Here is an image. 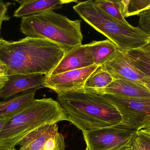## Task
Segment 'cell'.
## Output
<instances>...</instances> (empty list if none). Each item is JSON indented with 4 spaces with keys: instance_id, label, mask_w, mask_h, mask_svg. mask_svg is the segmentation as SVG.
Masks as SVG:
<instances>
[{
    "instance_id": "1",
    "label": "cell",
    "mask_w": 150,
    "mask_h": 150,
    "mask_svg": "<svg viewBox=\"0 0 150 150\" xmlns=\"http://www.w3.org/2000/svg\"><path fill=\"white\" fill-rule=\"evenodd\" d=\"M63 48L47 40L25 37L18 41L0 38V60L7 76L42 74L49 76L65 55Z\"/></svg>"
},
{
    "instance_id": "2",
    "label": "cell",
    "mask_w": 150,
    "mask_h": 150,
    "mask_svg": "<svg viewBox=\"0 0 150 150\" xmlns=\"http://www.w3.org/2000/svg\"><path fill=\"white\" fill-rule=\"evenodd\" d=\"M57 100L69 122L82 132L120 124L121 117L116 107L100 94L83 89L57 92Z\"/></svg>"
},
{
    "instance_id": "3",
    "label": "cell",
    "mask_w": 150,
    "mask_h": 150,
    "mask_svg": "<svg viewBox=\"0 0 150 150\" xmlns=\"http://www.w3.org/2000/svg\"><path fill=\"white\" fill-rule=\"evenodd\" d=\"M81 23V20H71L53 11H47L22 18L20 31L26 37L56 43L67 53L82 45Z\"/></svg>"
},
{
    "instance_id": "4",
    "label": "cell",
    "mask_w": 150,
    "mask_h": 150,
    "mask_svg": "<svg viewBox=\"0 0 150 150\" xmlns=\"http://www.w3.org/2000/svg\"><path fill=\"white\" fill-rule=\"evenodd\" d=\"M73 9L86 23L114 43L121 52L142 48L150 40V36L138 26L124 23L110 16L93 1L79 2Z\"/></svg>"
},
{
    "instance_id": "5",
    "label": "cell",
    "mask_w": 150,
    "mask_h": 150,
    "mask_svg": "<svg viewBox=\"0 0 150 150\" xmlns=\"http://www.w3.org/2000/svg\"><path fill=\"white\" fill-rule=\"evenodd\" d=\"M69 121L60 104L52 98L35 100L22 112L13 116L0 133V145L16 149L19 142L28 134L41 126Z\"/></svg>"
},
{
    "instance_id": "6",
    "label": "cell",
    "mask_w": 150,
    "mask_h": 150,
    "mask_svg": "<svg viewBox=\"0 0 150 150\" xmlns=\"http://www.w3.org/2000/svg\"><path fill=\"white\" fill-rule=\"evenodd\" d=\"M137 131L120 123L83 134L87 150H111L131 144Z\"/></svg>"
},
{
    "instance_id": "7",
    "label": "cell",
    "mask_w": 150,
    "mask_h": 150,
    "mask_svg": "<svg viewBox=\"0 0 150 150\" xmlns=\"http://www.w3.org/2000/svg\"><path fill=\"white\" fill-rule=\"evenodd\" d=\"M101 95L116 107L121 117V123L125 126L138 131L150 121V98L127 99L111 94Z\"/></svg>"
},
{
    "instance_id": "8",
    "label": "cell",
    "mask_w": 150,
    "mask_h": 150,
    "mask_svg": "<svg viewBox=\"0 0 150 150\" xmlns=\"http://www.w3.org/2000/svg\"><path fill=\"white\" fill-rule=\"evenodd\" d=\"M18 150H66L64 136L57 123L47 124L35 129L18 144Z\"/></svg>"
},
{
    "instance_id": "9",
    "label": "cell",
    "mask_w": 150,
    "mask_h": 150,
    "mask_svg": "<svg viewBox=\"0 0 150 150\" xmlns=\"http://www.w3.org/2000/svg\"><path fill=\"white\" fill-rule=\"evenodd\" d=\"M101 66L113 79H124L144 85L150 83V77L133 64L127 52L119 51Z\"/></svg>"
},
{
    "instance_id": "10",
    "label": "cell",
    "mask_w": 150,
    "mask_h": 150,
    "mask_svg": "<svg viewBox=\"0 0 150 150\" xmlns=\"http://www.w3.org/2000/svg\"><path fill=\"white\" fill-rule=\"evenodd\" d=\"M98 67L94 65L54 75L46 76L43 87L48 88L56 93L83 89L87 78Z\"/></svg>"
},
{
    "instance_id": "11",
    "label": "cell",
    "mask_w": 150,
    "mask_h": 150,
    "mask_svg": "<svg viewBox=\"0 0 150 150\" xmlns=\"http://www.w3.org/2000/svg\"><path fill=\"white\" fill-rule=\"evenodd\" d=\"M0 89V98L6 99L19 93L43 87L46 77L42 74L13 75Z\"/></svg>"
},
{
    "instance_id": "12",
    "label": "cell",
    "mask_w": 150,
    "mask_h": 150,
    "mask_svg": "<svg viewBox=\"0 0 150 150\" xmlns=\"http://www.w3.org/2000/svg\"><path fill=\"white\" fill-rule=\"evenodd\" d=\"M94 65L93 57L88 44L81 45L65 54L50 76Z\"/></svg>"
},
{
    "instance_id": "13",
    "label": "cell",
    "mask_w": 150,
    "mask_h": 150,
    "mask_svg": "<svg viewBox=\"0 0 150 150\" xmlns=\"http://www.w3.org/2000/svg\"><path fill=\"white\" fill-rule=\"evenodd\" d=\"M96 94H108L127 99L149 98L150 91L146 85L124 79H114Z\"/></svg>"
},
{
    "instance_id": "14",
    "label": "cell",
    "mask_w": 150,
    "mask_h": 150,
    "mask_svg": "<svg viewBox=\"0 0 150 150\" xmlns=\"http://www.w3.org/2000/svg\"><path fill=\"white\" fill-rule=\"evenodd\" d=\"M18 2L20 3V5L15 11L13 16L22 18L47 11L61 9L65 4L78 3L79 1L74 0H25Z\"/></svg>"
},
{
    "instance_id": "15",
    "label": "cell",
    "mask_w": 150,
    "mask_h": 150,
    "mask_svg": "<svg viewBox=\"0 0 150 150\" xmlns=\"http://www.w3.org/2000/svg\"><path fill=\"white\" fill-rule=\"evenodd\" d=\"M37 90H32L6 101H0V116H14L30 107L35 101Z\"/></svg>"
},
{
    "instance_id": "16",
    "label": "cell",
    "mask_w": 150,
    "mask_h": 150,
    "mask_svg": "<svg viewBox=\"0 0 150 150\" xmlns=\"http://www.w3.org/2000/svg\"><path fill=\"white\" fill-rule=\"evenodd\" d=\"M88 44L94 64L98 66H102L120 51L118 47L108 39Z\"/></svg>"
},
{
    "instance_id": "17",
    "label": "cell",
    "mask_w": 150,
    "mask_h": 150,
    "mask_svg": "<svg viewBox=\"0 0 150 150\" xmlns=\"http://www.w3.org/2000/svg\"><path fill=\"white\" fill-rule=\"evenodd\" d=\"M113 80L107 70L102 68L101 66H99L86 81L84 90L86 91L97 93L105 89Z\"/></svg>"
},
{
    "instance_id": "18",
    "label": "cell",
    "mask_w": 150,
    "mask_h": 150,
    "mask_svg": "<svg viewBox=\"0 0 150 150\" xmlns=\"http://www.w3.org/2000/svg\"><path fill=\"white\" fill-rule=\"evenodd\" d=\"M122 12L124 17L141 14L150 9V0H121Z\"/></svg>"
},
{
    "instance_id": "19",
    "label": "cell",
    "mask_w": 150,
    "mask_h": 150,
    "mask_svg": "<svg viewBox=\"0 0 150 150\" xmlns=\"http://www.w3.org/2000/svg\"><path fill=\"white\" fill-rule=\"evenodd\" d=\"M93 2L108 16L124 23H129L122 15L120 1L119 0H98L93 1Z\"/></svg>"
},
{
    "instance_id": "20",
    "label": "cell",
    "mask_w": 150,
    "mask_h": 150,
    "mask_svg": "<svg viewBox=\"0 0 150 150\" xmlns=\"http://www.w3.org/2000/svg\"><path fill=\"white\" fill-rule=\"evenodd\" d=\"M133 64L150 77V57L141 48L127 52Z\"/></svg>"
},
{
    "instance_id": "21",
    "label": "cell",
    "mask_w": 150,
    "mask_h": 150,
    "mask_svg": "<svg viewBox=\"0 0 150 150\" xmlns=\"http://www.w3.org/2000/svg\"><path fill=\"white\" fill-rule=\"evenodd\" d=\"M132 145L134 150H150V134L137 131Z\"/></svg>"
},
{
    "instance_id": "22",
    "label": "cell",
    "mask_w": 150,
    "mask_h": 150,
    "mask_svg": "<svg viewBox=\"0 0 150 150\" xmlns=\"http://www.w3.org/2000/svg\"><path fill=\"white\" fill-rule=\"evenodd\" d=\"M138 27L146 34L150 36V9L139 14Z\"/></svg>"
},
{
    "instance_id": "23",
    "label": "cell",
    "mask_w": 150,
    "mask_h": 150,
    "mask_svg": "<svg viewBox=\"0 0 150 150\" xmlns=\"http://www.w3.org/2000/svg\"><path fill=\"white\" fill-rule=\"evenodd\" d=\"M9 4L0 0V33L1 25L4 21H8L10 17L8 15V9Z\"/></svg>"
},
{
    "instance_id": "24",
    "label": "cell",
    "mask_w": 150,
    "mask_h": 150,
    "mask_svg": "<svg viewBox=\"0 0 150 150\" xmlns=\"http://www.w3.org/2000/svg\"><path fill=\"white\" fill-rule=\"evenodd\" d=\"M13 116H0V133L5 125L11 119Z\"/></svg>"
},
{
    "instance_id": "25",
    "label": "cell",
    "mask_w": 150,
    "mask_h": 150,
    "mask_svg": "<svg viewBox=\"0 0 150 150\" xmlns=\"http://www.w3.org/2000/svg\"><path fill=\"white\" fill-rule=\"evenodd\" d=\"M7 67L6 65L0 60V76H7Z\"/></svg>"
},
{
    "instance_id": "26",
    "label": "cell",
    "mask_w": 150,
    "mask_h": 150,
    "mask_svg": "<svg viewBox=\"0 0 150 150\" xmlns=\"http://www.w3.org/2000/svg\"><path fill=\"white\" fill-rule=\"evenodd\" d=\"M141 48L143 51L145 52L150 57V39L144 46Z\"/></svg>"
},
{
    "instance_id": "27",
    "label": "cell",
    "mask_w": 150,
    "mask_h": 150,
    "mask_svg": "<svg viewBox=\"0 0 150 150\" xmlns=\"http://www.w3.org/2000/svg\"><path fill=\"white\" fill-rule=\"evenodd\" d=\"M8 79V77L7 76H0V87H2L4 86Z\"/></svg>"
},
{
    "instance_id": "28",
    "label": "cell",
    "mask_w": 150,
    "mask_h": 150,
    "mask_svg": "<svg viewBox=\"0 0 150 150\" xmlns=\"http://www.w3.org/2000/svg\"><path fill=\"white\" fill-rule=\"evenodd\" d=\"M138 131L145 132V133H149V134H150V121L149 122L143 127L141 129H140Z\"/></svg>"
},
{
    "instance_id": "29",
    "label": "cell",
    "mask_w": 150,
    "mask_h": 150,
    "mask_svg": "<svg viewBox=\"0 0 150 150\" xmlns=\"http://www.w3.org/2000/svg\"><path fill=\"white\" fill-rule=\"evenodd\" d=\"M132 143L131 144H128L126 146H122L120 148H116L114 149L111 150H134L132 147Z\"/></svg>"
},
{
    "instance_id": "30",
    "label": "cell",
    "mask_w": 150,
    "mask_h": 150,
    "mask_svg": "<svg viewBox=\"0 0 150 150\" xmlns=\"http://www.w3.org/2000/svg\"><path fill=\"white\" fill-rule=\"evenodd\" d=\"M0 150H16V149H11L4 145H0Z\"/></svg>"
},
{
    "instance_id": "31",
    "label": "cell",
    "mask_w": 150,
    "mask_h": 150,
    "mask_svg": "<svg viewBox=\"0 0 150 150\" xmlns=\"http://www.w3.org/2000/svg\"><path fill=\"white\" fill-rule=\"evenodd\" d=\"M145 85H146V87L149 89V90L150 91V83L146 84H145Z\"/></svg>"
},
{
    "instance_id": "32",
    "label": "cell",
    "mask_w": 150,
    "mask_h": 150,
    "mask_svg": "<svg viewBox=\"0 0 150 150\" xmlns=\"http://www.w3.org/2000/svg\"><path fill=\"white\" fill-rule=\"evenodd\" d=\"M86 150H87V149H86Z\"/></svg>"
}]
</instances>
